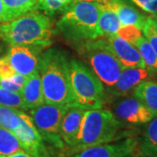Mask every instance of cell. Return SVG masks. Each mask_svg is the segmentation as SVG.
<instances>
[{
  "label": "cell",
  "mask_w": 157,
  "mask_h": 157,
  "mask_svg": "<svg viewBox=\"0 0 157 157\" xmlns=\"http://www.w3.org/2000/svg\"><path fill=\"white\" fill-rule=\"evenodd\" d=\"M121 23L119 19L117 13L110 7L100 8L98 19V34L99 38L107 37L117 34Z\"/></svg>",
  "instance_id": "cell-18"
},
{
  "label": "cell",
  "mask_w": 157,
  "mask_h": 157,
  "mask_svg": "<svg viewBox=\"0 0 157 157\" xmlns=\"http://www.w3.org/2000/svg\"><path fill=\"white\" fill-rule=\"evenodd\" d=\"M138 140L130 137L115 143H104L77 152L69 157H136L139 156Z\"/></svg>",
  "instance_id": "cell-10"
},
{
  "label": "cell",
  "mask_w": 157,
  "mask_h": 157,
  "mask_svg": "<svg viewBox=\"0 0 157 157\" xmlns=\"http://www.w3.org/2000/svg\"><path fill=\"white\" fill-rule=\"evenodd\" d=\"M142 11L152 16H157V0H131Z\"/></svg>",
  "instance_id": "cell-28"
},
{
  "label": "cell",
  "mask_w": 157,
  "mask_h": 157,
  "mask_svg": "<svg viewBox=\"0 0 157 157\" xmlns=\"http://www.w3.org/2000/svg\"><path fill=\"white\" fill-rule=\"evenodd\" d=\"M153 76L155 74L147 68L126 67L122 70L116 83L111 87H107L106 91L108 94L113 96L123 97L131 92L133 93L140 83Z\"/></svg>",
  "instance_id": "cell-13"
},
{
  "label": "cell",
  "mask_w": 157,
  "mask_h": 157,
  "mask_svg": "<svg viewBox=\"0 0 157 157\" xmlns=\"http://www.w3.org/2000/svg\"><path fill=\"white\" fill-rule=\"evenodd\" d=\"M19 150L23 148L17 137L10 130L0 126V157H7Z\"/></svg>",
  "instance_id": "cell-22"
},
{
  "label": "cell",
  "mask_w": 157,
  "mask_h": 157,
  "mask_svg": "<svg viewBox=\"0 0 157 157\" xmlns=\"http://www.w3.org/2000/svg\"><path fill=\"white\" fill-rule=\"evenodd\" d=\"M2 51V48H1V45H0V52Z\"/></svg>",
  "instance_id": "cell-34"
},
{
  "label": "cell",
  "mask_w": 157,
  "mask_h": 157,
  "mask_svg": "<svg viewBox=\"0 0 157 157\" xmlns=\"http://www.w3.org/2000/svg\"><path fill=\"white\" fill-rule=\"evenodd\" d=\"M117 35L134 45L137 42V40L143 36L141 30L138 28L137 26L132 25H121L118 31Z\"/></svg>",
  "instance_id": "cell-27"
},
{
  "label": "cell",
  "mask_w": 157,
  "mask_h": 157,
  "mask_svg": "<svg viewBox=\"0 0 157 157\" xmlns=\"http://www.w3.org/2000/svg\"><path fill=\"white\" fill-rule=\"evenodd\" d=\"M155 28H156V32H157V18H155Z\"/></svg>",
  "instance_id": "cell-32"
},
{
  "label": "cell",
  "mask_w": 157,
  "mask_h": 157,
  "mask_svg": "<svg viewBox=\"0 0 157 157\" xmlns=\"http://www.w3.org/2000/svg\"><path fill=\"white\" fill-rule=\"evenodd\" d=\"M62 12L57 27L66 39L79 43L99 38L100 8L96 3L73 1Z\"/></svg>",
  "instance_id": "cell-4"
},
{
  "label": "cell",
  "mask_w": 157,
  "mask_h": 157,
  "mask_svg": "<svg viewBox=\"0 0 157 157\" xmlns=\"http://www.w3.org/2000/svg\"><path fill=\"white\" fill-rule=\"evenodd\" d=\"M0 106L25 110L21 94L18 93H14L5 89L1 86H0Z\"/></svg>",
  "instance_id": "cell-23"
},
{
  "label": "cell",
  "mask_w": 157,
  "mask_h": 157,
  "mask_svg": "<svg viewBox=\"0 0 157 157\" xmlns=\"http://www.w3.org/2000/svg\"><path fill=\"white\" fill-rule=\"evenodd\" d=\"M69 71L75 103L86 110L102 108L107 101V91L95 73L75 59L69 60Z\"/></svg>",
  "instance_id": "cell-6"
},
{
  "label": "cell",
  "mask_w": 157,
  "mask_h": 157,
  "mask_svg": "<svg viewBox=\"0 0 157 157\" xmlns=\"http://www.w3.org/2000/svg\"><path fill=\"white\" fill-rule=\"evenodd\" d=\"M136 157H147V156H142V155H139V156H136Z\"/></svg>",
  "instance_id": "cell-33"
},
{
  "label": "cell",
  "mask_w": 157,
  "mask_h": 157,
  "mask_svg": "<svg viewBox=\"0 0 157 157\" xmlns=\"http://www.w3.org/2000/svg\"><path fill=\"white\" fill-rule=\"evenodd\" d=\"M86 110L84 107L78 106L76 103L70 104L62 119L60 135L68 148L74 147L78 142Z\"/></svg>",
  "instance_id": "cell-14"
},
{
  "label": "cell",
  "mask_w": 157,
  "mask_h": 157,
  "mask_svg": "<svg viewBox=\"0 0 157 157\" xmlns=\"http://www.w3.org/2000/svg\"><path fill=\"white\" fill-rule=\"evenodd\" d=\"M140 155L157 157V116L147 123L143 137L138 140Z\"/></svg>",
  "instance_id": "cell-19"
},
{
  "label": "cell",
  "mask_w": 157,
  "mask_h": 157,
  "mask_svg": "<svg viewBox=\"0 0 157 157\" xmlns=\"http://www.w3.org/2000/svg\"><path fill=\"white\" fill-rule=\"evenodd\" d=\"M39 73L46 104L68 105L75 103L69 60L63 52L48 49L41 53Z\"/></svg>",
  "instance_id": "cell-1"
},
{
  "label": "cell",
  "mask_w": 157,
  "mask_h": 157,
  "mask_svg": "<svg viewBox=\"0 0 157 157\" xmlns=\"http://www.w3.org/2000/svg\"><path fill=\"white\" fill-rule=\"evenodd\" d=\"M15 70L11 67L7 57L0 58V78H11L16 74Z\"/></svg>",
  "instance_id": "cell-29"
},
{
  "label": "cell",
  "mask_w": 157,
  "mask_h": 157,
  "mask_svg": "<svg viewBox=\"0 0 157 157\" xmlns=\"http://www.w3.org/2000/svg\"><path fill=\"white\" fill-rule=\"evenodd\" d=\"M20 94L22 96L25 110L30 111L45 104V96L39 71L27 77Z\"/></svg>",
  "instance_id": "cell-15"
},
{
  "label": "cell",
  "mask_w": 157,
  "mask_h": 157,
  "mask_svg": "<svg viewBox=\"0 0 157 157\" xmlns=\"http://www.w3.org/2000/svg\"><path fill=\"white\" fill-rule=\"evenodd\" d=\"M68 105L46 104L30 110V116L39 135L45 142L59 149H64L66 144L60 135L62 119L69 108Z\"/></svg>",
  "instance_id": "cell-8"
},
{
  "label": "cell",
  "mask_w": 157,
  "mask_h": 157,
  "mask_svg": "<svg viewBox=\"0 0 157 157\" xmlns=\"http://www.w3.org/2000/svg\"><path fill=\"white\" fill-rule=\"evenodd\" d=\"M133 95L143 103L155 117L157 116V81H142L134 89Z\"/></svg>",
  "instance_id": "cell-17"
},
{
  "label": "cell",
  "mask_w": 157,
  "mask_h": 157,
  "mask_svg": "<svg viewBox=\"0 0 157 157\" xmlns=\"http://www.w3.org/2000/svg\"><path fill=\"white\" fill-rule=\"evenodd\" d=\"M6 11V22L11 21L38 9V0H2ZM5 22V23H6Z\"/></svg>",
  "instance_id": "cell-20"
},
{
  "label": "cell",
  "mask_w": 157,
  "mask_h": 157,
  "mask_svg": "<svg viewBox=\"0 0 157 157\" xmlns=\"http://www.w3.org/2000/svg\"><path fill=\"white\" fill-rule=\"evenodd\" d=\"M73 0H38V8L47 15L64 11Z\"/></svg>",
  "instance_id": "cell-24"
},
{
  "label": "cell",
  "mask_w": 157,
  "mask_h": 157,
  "mask_svg": "<svg viewBox=\"0 0 157 157\" xmlns=\"http://www.w3.org/2000/svg\"><path fill=\"white\" fill-rule=\"evenodd\" d=\"M102 38H104L108 48L124 67L146 68L140 52L135 45L119 37L117 34Z\"/></svg>",
  "instance_id": "cell-12"
},
{
  "label": "cell",
  "mask_w": 157,
  "mask_h": 157,
  "mask_svg": "<svg viewBox=\"0 0 157 157\" xmlns=\"http://www.w3.org/2000/svg\"><path fill=\"white\" fill-rule=\"evenodd\" d=\"M135 46L139 51L147 69L155 75L157 74V55L147 39L143 36L140 37L135 43Z\"/></svg>",
  "instance_id": "cell-21"
},
{
  "label": "cell",
  "mask_w": 157,
  "mask_h": 157,
  "mask_svg": "<svg viewBox=\"0 0 157 157\" xmlns=\"http://www.w3.org/2000/svg\"><path fill=\"white\" fill-rule=\"evenodd\" d=\"M41 51L32 45H11L6 56L16 73L28 77L39 71Z\"/></svg>",
  "instance_id": "cell-9"
},
{
  "label": "cell",
  "mask_w": 157,
  "mask_h": 157,
  "mask_svg": "<svg viewBox=\"0 0 157 157\" xmlns=\"http://www.w3.org/2000/svg\"><path fill=\"white\" fill-rule=\"evenodd\" d=\"M113 114L121 122L133 125L147 124L155 117L147 107L136 98H126L113 107Z\"/></svg>",
  "instance_id": "cell-11"
},
{
  "label": "cell",
  "mask_w": 157,
  "mask_h": 157,
  "mask_svg": "<svg viewBox=\"0 0 157 157\" xmlns=\"http://www.w3.org/2000/svg\"><path fill=\"white\" fill-rule=\"evenodd\" d=\"M0 126L12 132L19 140L23 150L31 155L52 157L32 117L22 110L0 106Z\"/></svg>",
  "instance_id": "cell-5"
},
{
  "label": "cell",
  "mask_w": 157,
  "mask_h": 157,
  "mask_svg": "<svg viewBox=\"0 0 157 157\" xmlns=\"http://www.w3.org/2000/svg\"><path fill=\"white\" fill-rule=\"evenodd\" d=\"M7 157H33V155H31L30 154H28L27 152H25V150H19V151L15 152L13 154H11L10 155H8Z\"/></svg>",
  "instance_id": "cell-31"
},
{
  "label": "cell",
  "mask_w": 157,
  "mask_h": 157,
  "mask_svg": "<svg viewBox=\"0 0 157 157\" xmlns=\"http://www.w3.org/2000/svg\"><path fill=\"white\" fill-rule=\"evenodd\" d=\"M27 77L22 74L16 73L14 76L8 78H0V86L6 90H9L14 93H21L23 86L26 81Z\"/></svg>",
  "instance_id": "cell-25"
},
{
  "label": "cell",
  "mask_w": 157,
  "mask_h": 157,
  "mask_svg": "<svg viewBox=\"0 0 157 157\" xmlns=\"http://www.w3.org/2000/svg\"><path fill=\"white\" fill-rule=\"evenodd\" d=\"M123 122L108 109L98 108L86 110L77 144L65 152L70 156L90 147L109 143L117 139Z\"/></svg>",
  "instance_id": "cell-3"
},
{
  "label": "cell",
  "mask_w": 157,
  "mask_h": 157,
  "mask_svg": "<svg viewBox=\"0 0 157 157\" xmlns=\"http://www.w3.org/2000/svg\"><path fill=\"white\" fill-rule=\"evenodd\" d=\"M110 8L117 13L121 25H132L141 30L148 17L122 0H115L110 6Z\"/></svg>",
  "instance_id": "cell-16"
},
{
  "label": "cell",
  "mask_w": 157,
  "mask_h": 157,
  "mask_svg": "<svg viewBox=\"0 0 157 157\" xmlns=\"http://www.w3.org/2000/svg\"><path fill=\"white\" fill-rule=\"evenodd\" d=\"M53 34L49 17L36 10L0 23V39L11 46L26 45L46 49L52 44Z\"/></svg>",
  "instance_id": "cell-2"
},
{
  "label": "cell",
  "mask_w": 157,
  "mask_h": 157,
  "mask_svg": "<svg viewBox=\"0 0 157 157\" xmlns=\"http://www.w3.org/2000/svg\"><path fill=\"white\" fill-rule=\"evenodd\" d=\"M73 1H88V2H94L96 3L98 6L101 8V7H107L112 5L113 3L115 0H73Z\"/></svg>",
  "instance_id": "cell-30"
},
{
  "label": "cell",
  "mask_w": 157,
  "mask_h": 157,
  "mask_svg": "<svg viewBox=\"0 0 157 157\" xmlns=\"http://www.w3.org/2000/svg\"><path fill=\"white\" fill-rule=\"evenodd\" d=\"M141 32L157 55V32L155 28V18L151 17H147L144 25L141 28Z\"/></svg>",
  "instance_id": "cell-26"
},
{
  "label": "cell",
  "mask_w": 157,
  "mask_h": 157,
  "mask_svg": "<svg viewBox=\"0 0 157 157\" xmlns=\"http://www.w3.org/2000/svg\"><path fill=\"white\" fill-rule=\"evenodd\" d=\"M78 52L105 87L116 83L124 67L108 48L104 38L79 42Z\"/></svg>",
  "instance_id": "cell-7"
}]
</instances>
